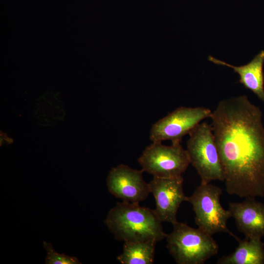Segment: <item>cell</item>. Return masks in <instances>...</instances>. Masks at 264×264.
<instances>
[{
	"instance_id": "6da1fadb",
	"label": "cell",
	"mask_w": 264,
	"mask_h": 264,
	"mask_svg": "<svg viewBox=\"0 0 264 264\" xmlns=\"http://www.w3.org/2000/svg\"><path fill=\"white\" fill-rule=\"evenodd\" d=\"M262 116L246 95L220 101L212 113L211 126L230 195L264 196Z\"/></svg>"
},
{
	"instance_id": "7a4b0ae2",
	"label": "cell",
	"mask_w": 264,
	"mask_h": 264,
	"mask_svg": "<svg viewBox=\"0 0 264 264\" xmlns=\"http://www.w3.org/2000/svg\"><path fill=\"white\" fill-rule=\"evenodd\" d=\"M161 222L154 210L124 201L118 202L104 221L114 239L124 242H158L166 239Z\"/></svg>"
},
{
	"instance_id": "3957f363",
	"label": "cell",
	"mask_w": 264,
	"mask_h": 264,
	"mask_svg": "<svg viewBox=\"0 0 264 264\" xmlns=\"http://www.w3.org/2000/svg\"><path fill=\"white\" fill-rule=\"evenodd\" d=\"M167 234V248L177 264H203L216 255L219 245L212 235L199 228L176 222Z\"/></svg>"
},
{
	"instance_id": "277c9868",
	"label": "cell",
	"mask_w": 264,
	"mask_h": 264,
	"mask_svg": "<svg viewBox=\"0 0 264 264\" xmlns=\"http://www.w3.org/2000/svg\"><path fill=\"white\" fill-rule=\"evenodd\" d=\"M187 152L190 164L201 178V183L224 181V172L211 125L198 124L189 134Z\"/></svg>"
},
{
	"instance_id": "5b68a950",
	"label": "cell",
	"mask_w": 264,
	"mask_h": 264,
	"mask_svg": "<svg viewBox=\"0 0 264 264\" xmlns=\"http://www.w3.org/2000/svg\"><path fill=\"white\" fill-rule=\"evenodd\" d=\"M221 190L210 183L202 184L198 187L186 201L190 202L195 214V221L198 227L211 235L227 233L238 239L227 228L228 220L232 217L229 210L221 206L220 198Z\"/></svg>"
},
{
	"instance_id": "8992f818",
	"label": "cell",
	"mask_w": 264,
	"mask_h": 264,
	"mask_svg": "<svg viewBox=\"0 0 264 264\" xmlns=\"http://www.w3.org/2000/svg\"><path fill=\"white\" fill-rule=\"evenodd\" d=\"M138 161L143 172L159 178L182 176L190 164L187 152L180 143L165 146L162 142H152Z\"/></svg>"
},
{
	"instance_id": "52a82bcc",
	"label": "cell",
	"mask_w": 264,
	"mask_h": 264,
	"mask_svg": "<svg viewBox=\"0 0 264 264\" xmlns=\"http://www.w3.org/2000/svg\"><path fill=\"white\" fill-rule=\"evenodd\" d=\"M212 112L204 107H180L159 119L151 127L150 139L153 142L170 140L180 143L203 119L210 117Z\"/></svg>"
},
{
	"instance_id": "ba28073f",
	"label": "cell",
	"mask_w": 264,
	"mask_h": 264,
	"mask_svg": "<svg viewBox=\"0 0 264 264\" xmlns=\"http://www.w3.org/2000/svg\"><path fill=\"white\" fill-rule=\"evenodd\" d=\"M143 171L121 164L112 168L107 179L110 193L122 201L139 203L150 193L149 183L144 180Z\"/></svg>"
},
{
	"instance_id": "9c48e42d",
	"label": "cell",
	"mask_w": 264,
	"mask_h": 264,
	"mask_svg": "<svg viewBox=\"0 0 264 264\" xmlns=\"http://www.w3.org/2000/svg\"><path fill=\"white\" fill-rule=\"evenodd\" d=\"M182 176L172 178L153 177L149 183L150 193L156 203L154 210L162 222L172 224L177 221L176 214L181 203L186 201L183 190Z\"/></svg>"
},
{
	"instance_id": "30bf717a",
	"label": "cell",
	"mask_w": 264,
	"mask_h": 264,
	"mask_svg": "<svg viewBox=\"0 0 264 264\" xmlns=\"http://www.w3.org/2000/svg\"><path fill=\"white\" fill-rule=\"evenodd\" d=\"M228 209L238 229L245 239H260L264 236V204L254 197L242 202H230Z\"/></svg>"
},
{
	"instance_id": "8fae6325",
	"label": "cell",
	"mask_w": 264,
	"mask_h": 264,
	"mask_svg": "<svg viewBox=\"0 0 264 264\" xmlns=\"http://www.w3.org/2000/svg\"><path fill=\"white\" fill-rule=\"evenodd\" d=\"M209 61L216 65L231 68L240 76L239 83L253 92L264 103V50H261L248 63L234 66L225 62L209 56Z\"/></svg>"
},
{
	"instance_id": "7c38bea8",
	"label": "cell",
	"mask_w": 264,
	"mask_h": 264,
	"mask_svg": "<svg viewBox=\"0 0 264 264\" xmlns=\"http://www.w3.org/2000/svg\"><path fill=\"white\" fill-rule=\"evenodd\" d=\"M239 242L232 253L218 260V264H264V243L260 239L236 240Z\"/></svg>"
},
{
	"instance_id": "4fadbf2b",
	"label": "cell",
	"mask_w": 264,
	"mask_h": 264,
	"mask_svg": "<svg viewBox=\"0 0 264 264\" xmlns=\"http://www.w3.org/2000/svg\"><path fill=\"white\" fill-rule=\"evenodd\" d=\"M156 242H125L123 251L117 260L122 264H152L154 263Z\"/></svg>"
},
{
	"instance_id": "5bb4252c",
	"label": "cell",
	"mask_w": 264,
	"mask_h": 264,
	"mask_svg": "<svg viewBox=\"0 0 264 264\" xmlns=\"http://www.w3.org/2000/svg\"><path fill=\"white\" fill-rule=\"evenodd\" d=\"M43 246L47 252L45 264H81L78 259L72 257L59 254L53 249L51 243L43 242Z\"/></svg>"
}]
</instances>
